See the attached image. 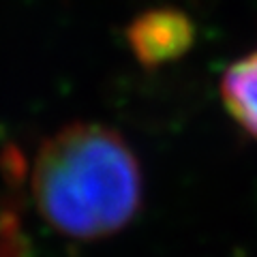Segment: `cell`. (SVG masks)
<instances>
[{"mask_svg": "<svg viewBox=\"0 0 257 257\" xmlns=\"http://www.w3.org/2000/svg\"><path fill=\"white\" fill-rule=\"evenodd\" d=\"M30 189L41 219L60 236L99 240L135 219L144 178L133 148L118 131L73 122L39 146Z\"/></svg>", "mask_w": 257, "mask_h": 257, "instance_id": "1", "label": "cell"}, {"mask_svg": "<svg viewBox=\"0 0 257 257\" xmlns=\"http://www.w3.org/2000/svg\"><path fill=\"white\" fill-rule=\"evenodd\" d=\"M195 35L191 15L176 7H157L135 15L124 32L128 50L146 69L182 58L195 43Z\"/></svg>", "mask_w": 257, "mask_h": 257, "instance_id": "2", "label": "cell"}, {"mask_svg": "<svg viewBox=\"0 0 257 257\" xmlns=\"http://www.w3.org/2000/svg\"><path fill=\"white\" fill-rule=\"evenodd\" d=\"M219 90L227 114L244 133L257 140V50L229 64Z\"/></svg>", "mask_w": 257, "mask_h": 257, "instance_id": "3", "label": "cell"}]
</instances>
